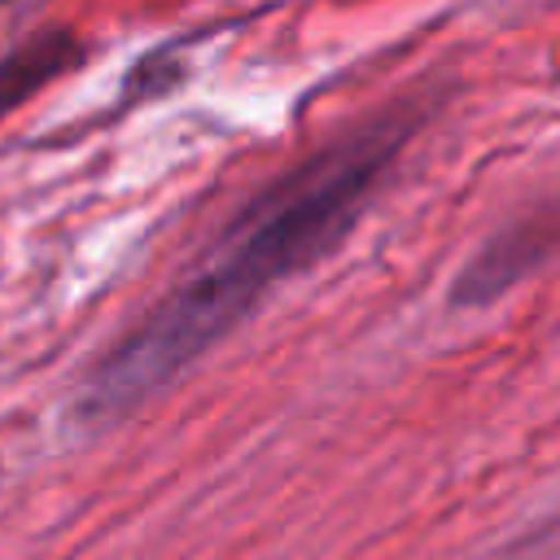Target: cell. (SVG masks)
<instances>
[{
    "instance_id": "1",
    "label": "cell",
    "mask_w": 560,
    "mask_h": 560,
    "mask_svg": "<svg viewBox=\"0 0 560 560\" xmlns=\"http://www.w3.org/2000/svg\"><path fill=\"white\" fill-rule=\"evenodd\" d=\"M416 127L420 109L398 101L267 184L219 241L214 258L92 363L79 416L101 424L144 407L214 350L276 284L319 267L354 232Z\"/></svg>"
},
{
    "instance_id": "2",
    "label": "cell",
    "mask_w": 560,
    "mask_h": 560,
    "mask_svg": "<svg viewBox=\"0 0 560 560\" xmlns=\"http://www.w3.org/2000/svg\"><path fill=\"white\" fill-rule=\"evenodd\" d=\"M560 245V201L499 228L455 276L451 306H486L503 298L525 271H534Z\"/></svg>"
},
{
    "instance_id": "3",
    "label": "cell",
    "mask_w": 560,
    "mask_h": 560,
    "mask_svg": "<svg viewBox=\"0 0 560 560\" xmlns=\"http://www.w3.org/2000/svg\"><path fill=\"white\" fill-rule=\"evenodd\" d=\"M83 57H88V48H83L79 31H70V26H44V31L26 35L22 44H13L0 57V122L13 109H22L31 96L52 88L61 74H70Z\"/></svg>"
},
{
    "instance_id": "4",
    "label": "cell",
    "mask_w": 560,
    "mask_h": 560,
    "mask_svg": "<svg viewBox=\"0 0 560 560\" xmlns=\"http://www.w3.org/2000/svg\"><path fill=\"white\" fill-rule=\"evenodd\" d=\"M547 538H560V512L551 516V525H547Z\"/></svg>"
}]
</instances>
